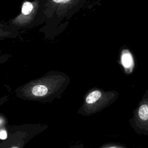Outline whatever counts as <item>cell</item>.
<instances>
[{
    "label": "cell",
    "mask_w": 148,
    "mask_h": 148,
    "mask_svg": "<svg viewBox=\"0 0 148 148\" xmlns=\"http://www.w3.org/2000/svg\"><path fill=\"white\" fill-rule=\"evenodd\" d=\"M46 77H43L40 79V81L36 83L31 88V93L35 97H43L48 94L49 91V87L46 86Z\"/></svg>",
    "instance_id": "3"
},
{
    "label": "cell",
    "mask_w": 148,
    "mask_h": 148,
    "mask_svg": "<svg viewBox=\"0 0 148 148\" xmlns=\"http://www.w3.org/2000/svg\"><path fill=\"white\" fill-rule=\"evenodd\" d=\"M79 0H47L45 5L46 16L56 14L64 17L69 16Z\"/></svg>",
    "instance_id": "2"
},
{
    "label": "cell",
    "mask_w": 148,
    "mask_h": 148,
    "mask_svg": "<svg viewBox=\"0 0 148 148\" xmlns=\"http://www.w3.org/2000/svg\"><path fill=\"white\" fill-rule=\"evenodd\" d=\"M7 138V133L5 130H2L0 131V139H5Z\"/></svg>",
    "instance_id": "8"
},
{
    "label": "cell",
    "mask_w": 148,
    "mask_h": 148,
    "mask_svg": "<svg viewBox=\"0 0 148 148\" xmlns=\"http://www.w3.org/2000/svg\"><path fill=\"white\" fill-rule=\"evenodd\" d=\"M110 148H116V147H110Z\"/></svg>",
    "instance_id": "10"
},
{
    "label": "cell",
    "mask_w": 148,
    "mask_h": 148,
    "mask_svg": "<svg viewBox=\"0 0 148 148\" xmlns=\"http://www.w3.org/2000/svg\"><path fill=\"white\" fill-rule=\"evenodd\" d=\"M12 148H18V147H15V146H14V147H12Z\"/></svg>",
    "instance_id": "9"
},
{
    "label": "cell",
    "mask_w": 148,
    "mask_h": 148,
    "mask_svg": "<svg viewBox=\"0 0 148 148\" xmlns=\"http://www.w3.org/2000/svg\"><path fill=\"white\" fill-rule=\"evenodd\" d=\"M18 32L16 30L13 29L8 24H3L0 23V40L12 38L14 36H17Z\"/></svg>",
    "instance_id": "4"
},
{
    "label": "cell",
    "mask_w": 148,
    "mask_h": 148,
    "mask_svg": "<svg viewBox=\"0 0 148 148\" xmlns=\"http://www.w3.org/2000/svg\"><path fill=\"white\" fill-rule=\"evenodd\" d=\"M138 115L142 120H148V105H142L138 109Z\"/></svg>",
    "instance_id": "7"
},
{
    "label": "cell",
    "mask_w": 148,
    "mask_h": 148,
    "mask_svg": "<svg viewBox=\"0 0 148 148\" xmlns=\"http://www.w3.org/2000/svg\"><path fill=\"white\" fill-rule=\"evenodd\" d=\"M47 1H25L22 4L20 13L11 19L8 25L15 30L35 26L39 22L42 16H46L45 5Z\"/></svg>",
    "instance_id": "1"
},
{
    "label": "cell",
    "mask_w": 148,
    "mask_h": 148,
    "mask_svg": "<svg viewBox=\"0 0 148 148\" xmlns=\"http://www.w3.org/2000/svg\"><path fill=\"white\" fill-rule=\"evenodd\" d=\"M121 62L123 66L126 68L131 67L133 65V59L130 53L124 51L121 56Z\"/></svg>",
    "instance_id": "5"
},
{
    "label": "cell",
    "mask_w": 148,
    "mask_h": 148,
    "mask_svg": "<svg viewBox=\"0 0 148 148\" xmlns=\"http://www.w3.org/2000/svg\"><path fill=\"white\" fill-rule=\"evenodd\" d=\"M101 92L99 90H95L90 92L86 98V102L87 103L91 104L97 101L101 97Z\"/></svg>",
    "instance_id": "6"
}]
</instances>
